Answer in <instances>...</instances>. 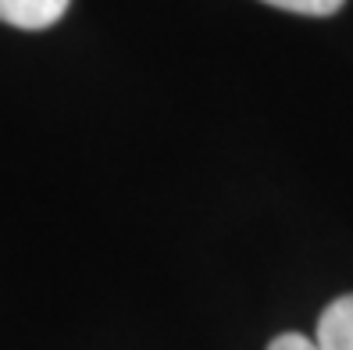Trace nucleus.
Listing matches in <instances>:
<instances>
[{
	"label": "nucleus",
	"mask_w": 353,
	"mask_h": 350,
	"mask_svg": "<svg viewBox=\"0 0 353 350\" xmlns=\"http://www.w3.org/2000/svg\"><path fill=\"white\" fill-rule=\"evenodd\" d=\"M268 350H353V293L336 297L318 315L314 340L300 333H282L268 343Z\"/></svg>",
	"instance_id": "obj_1"
},
{
	"label": "nucleus",
	"mask_w": 353,
	"mask_h": 350,
	"mask_svg": "<svg viewBox=\"0 0 353 350\" xmlns=\"http://www.w3.org/2000/svg\"><path fill=\"white\" fill-rule=\"evenodd\" d=\"M72 0H0V22L14 29H50Z\"/></svg>",
	"instance_id": "obj_2"
},
{
	"label": "nucleus",
	"mask_w": 353,
	"mask_h": 350,
	"mask_svg": "<svg viewBox=\"0 0 353 350\" xmlns=\"http://www.w3.org/2000/svg\"><path fill=\"white\" fill-rule=\"evenodd\" d=\"M272 8H282V11H293V14H310V18H328L336 14L346 0H264Z\"/></svg>",
	"instance_id": "obj_3"
}]
</instances>
